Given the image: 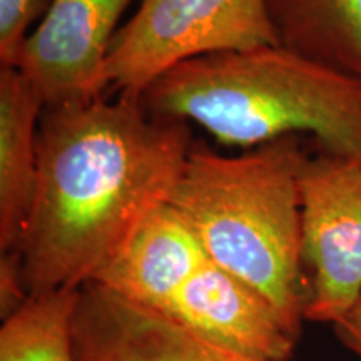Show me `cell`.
Instances as JSON below:
<instances>
[{
  "label": "cell",
  "mask_w": 361,
  "mask_h": 361,
  "mask_svg": "<svg viewBox=\"0 0 361 361\" xmlns=\"http://www.w3.org/2000/svg\"><path fill=\"white\" fill-rule=\"evenodd\" d=\"M130 4L133 0H51L13 66L35 85L45 107L102 97L107 59Z\"/></svg>",
  "instance_id": "cell-6"
},
{
  "label": "cell",
  "mask_w": 361,
  "mask_h": 361,
  "mask_svg": "<svg viewBox=\"0 0 361 361\" xmlns=\"http://www.w3.org/2000/svg\"><path fill=\"white\" fill-rule=\"evenodd\" d=\"M79 290L30 296L17 313L4 319L0 361H75L72 319Z\"/></svg>",
  "instance_id": "cell-12"
},
{
  "label": "cell",
  "mask_w": 361,
  "mask_h": 361,
  "mask_svg": "<svg viewBox=\"0 0 361 361\" xmlns=\"http://www.w3.org/2000/svg\"><path fill=\"white\" fill-rule=\"evenodd\" d=\"M305 319L335 324L361 298V162L306 157L300 173Z\"/></svg>",
  "instance_id": "cell-5"
},
{
  "label": "cell",
  "mask_w": 361,
  "mask_h": 361,
  "mask_svg": "<svg viewBox=\"0 0 361 361\" xmlns=\"http://www.w3.org/2000/svg\"><path fill=\"white\" fill-rule=\"evenodd\" d=\"M279 47L361 80V0H266Z\"/></svg>",
  "instance_id": "cell-11"
},
{
  "label": "cell",
  "mask_w": 361,
  "mask_h": 361,
  "mask_svg": "<svg viewBox=\"0 0 361 361\" xmlns=\"http://www.w3.org/2000/svg\"><path fill=\"white\" fill-rule=\"evenodd\" d=\"M278 45L266 0H141L117 30L106 85L141 94L184 62Z\"/></svg>",
  "instance_id": "cell-4"
},
{
  "label": "cell",
  "mask_w": 361,
  "mask_h": 361,
  "mask_svg": "<svg viewBox=\"0 0 361 361\" xmlns=\"http://www.w3.org/2000/svg\"><path fill=\"white\" fill-rule=\"evenodd\" d=\"M191 146L188 123L128 94L45 107L37 192L16 250L30 296L92 281L169 200Z\"/></svg>",
  "instance_id": "cell-1"
},
{
  "label": "cell",
  "mask_w": 361,
  "mask_h": 361,
  "mask_svg": "<svg viewBox=\"0 0 361 361\" xmlns=\"http://www.w3.org/2000/svg\"><path fill=\"white\" fill-rule=\"evenodd\" d=\"M139 101L154 116L197 124L226 146L311 134L323 152L361 162V80L279 45L184 62Z\"/></svg>",
  "instance_id": "cell-2"
},
{
  "label": "cell",
  "mask_w": 361,
  "mask_h": 361,
  "mask_svg": "<svg viewBox=\"0 0 361 361\" xmlns=\"http://www.w3.org/2000/svg\"><path fill=\"white\" fill-rule=\"evenodd\" d=\"M45 102L17 67L0 66V252L19 247L39 180Z\"/></svg>",
  "instance_id": "cell-10"
},
{
  "label": "cell",
  "mask_w": 361,
  "mask_h": 361,
  "mask_svg": "<svg viewBox=\"0 0 361 361\" xmlns=\"http://www.w3.org/2000/svg\"><path fill=\"white\" fill-rule=\"evenodd\" d=\"M333 329L341 345L361 358V298L348 313L333 324Z\"/></svg>",
  "instance_id": "cell-15"
},
{
  "label": "cell",
  "mask_w": 361,
  "mask_h": 361,
  "mask_svg": "<svg viewBox=\"0 0 361 361\" xmlns=\"http://www.w3.org/2000/svg\"><path fill=\"white\" fill-rule=\"evenodd\" d=\"M29 298L30 293L27 290L19 252H0V318L2 322L17 313L29 301Z\"/></svg>",
  "instance_id": "cell-14"
},
{
  "label": "cell",
  "mask_w": 361,
  "mask_h": 361,
  "mask_svg": "<svg viewBox=\"0 0 361 361\" xmlns=\"http://www.w3.org/2000/svg\"><path fill=\"white\" fill-rule=\"evenodd\" d=\"M306 157L298 135L238 156L192 144L168 200L207 259L268 298L296 340L310 295L298 184Z\"/></svg>",
  "instance_id": "cell-3"
},
{
  "label": "cell",
  "mask_w": 361,
  "mask_h": 361,
  "mask_svg": "<svg viewBox=\"0 0 361 361\" xmlns=\"http://www.w3.org/2000/svg\"><path fill=\"white\" fill-rule=\"evenodd\" d=\"M75 361H263L219 345L173 316L90 281L72 319Z\"/></svg>",
  "instance_id": "cell-7"
},
{
  "label": "cell",
  "mask_w": 361,
  "mask_h": 361,
  "mask_svg": "<svg viewBox=\"0 0 361 361\" xmlns=\"http://www.w3.org/2000/svg\"><path fill=\"white\" fill-rule=\"evenodd\" d=\"M51 0H0V66H16L22 44Z\"/></svg>",
  "instance_id": "cell-13"
},
{
  "label": "cell",
  "mask_w": 361,
  "mask_h": 361,
  "mask_svg": "<svg viewBox=\"0 0 361 361\" xmlns=\"http://www.w3.org/2000/svg\"><path fill=\"white\" fill-rule=\"evenodd\" d=\"M207 261L188 221L168 201L149 213L94 283L144 308L166 313Z\"/></svg>",
  "instance_id": "cell-9"
},
{
  "label": "cell",
  "mask_w": 361,
  "mask_h": 361,
  "mask_svg": "<svg viewBox=\"0 0 361 361\" xmlns=\"http://www.w3.org/2000/svg\"><path fill=\"white\" fill-rule=\"evenodd\" d=\"M166 314L226 348L263 361H290L298 343L268 298L209 259Z\"/></svg>",
  "instance_id": "cell-8"
}]
</instances>
